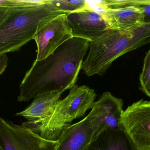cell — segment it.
Returning <instances> with one entry per match:
<instances>
[{
	"label": "cell",
	"instance_id": "obj_8",
	"mask_svg": "<svg viewBox=\"0 0 150 150\" xmlns=\"http://www.w3.org/2000/svg\"><path fill=\"white\" fill-rule=\"evenodd\" d=\"M97 4L108 30L127 31L145 23L142 11L128 0H104Z\"/></svg>",
	"mask_w": 150,
	"mask_h": 150
},
{
	"label": "cell",
	"instance_id": "obj_12",
	"mask_svg": "<svg viewBox=\"0 0 150 150\" xmlns=\"http://www.w3.org/2000/svg\"><path fill=\"white\" fill-rule=\"evenodd\" d=\"M63 92H57L38 96L24 111L16 115L23 116L33 123L42 121L52 113Z\"/></svg>",
	"mask_w": 150,
	"mask_h": 150
},
{
	"label": "cell",
	"instance_id": "obj_17",
	"mask_svg": "<svg viewBox=\"0 0 150 150\" xmlns=\"http://www.w3.org/2000/svg\"><path fill=\"white\" fill-rule=\"evenodd\" d=\"M129 2L136 5L142 11L144 23H150V0H128Z\"/></svg>",
	"mask_w": 150,
	"mask_h": 150
},
{
	"label": "cell",
	"instance_id": "obj_14",
	"mask_svg": "<svg viewBox=\"0 0 150 150\" xmlns=\"http://www.w3.org/2000/svg\"><path fill=\"white\" fill-rule=\"evenodd\" d=\"M50 2L57 9L66 13L74 12L89 7L87 1L85 0H50Z\"/></svg>",
	"mask_w": 150,
	"mask_h": 150
},
{
	"label": "cell",
	"instance_id": "obj_9",
	"mask_svg": "<svg viewBox=\"0 0 150 150\" xmlns=\"http://www.w3.org/2000/svg\"><path fill=\"white\" fill-rule=\"evenodd\" d=\"M123 101L109 92H104L93 104L88 114L96 131V137L107 129H122L120 121Z\"/></svg>",
	"mask_w": 150,
	"mask_h": 150
},
{
	"label": "cell",
	"instance_id": "obj_11",
	"mask_svg": "<svg viewBox=\"0 0 150 150\" xmlns=\"http://www.w3.org/2000/svg\"><path fill=\"white\" fill-rule=\"evenodd\" d=\"M96 138L95 129L87 115L63 131L56 150H86Z\"/></svg>",
	"mask_w": 150,
	"mask_h": 150
},
{
	"label": "cell",
	"instance_id": "obj_5",
	"mask_svg": "<svg viewBox=\"0 0 150 150\" xmlns=\"http://www.w3.org/2000/svg\"><path fill=\"white\" fill-rule=\"evenodd\" d=\"M59 141L47 140L23 125H16L0 117L2 150H56Z\"/></svg>",
	"mask_w": 150,
	"mask_h": 150
},
{
	"label": "cell",
	"instance_id": "obj_20",
	"mask_svg": "<svg viewBox=\"0 0 150 150\" xmlns=\"http://www.w3.org/2000/svg\"><path fill=\"white\" fill-rule=\"evenodd\" d=\"M0 150H2V149H1V147H0Z\"/></svg>",
	"mask_w": 150,
	"mask_h": 150
},
{
	"label": "cell",
	"instance_id": "obj_10",
	"mask_svg": "<svg viewBox=\"0 0 150 150\" xmlns=\"http://www.w3.org/2000/svg\"><path fill=\"white\" fill-rule=\"evenodd\" d=\"M66 14L73 38L91 41L100 37L108 30L101 12L89 7Z\"/></svg>",
	"mask_w": 150,
	"mask_h": 150
},
{
	"label": "cell",
	"instance_id": "obj_2",
	"mask_svg": "<svg viewBox=\"0 0 150 150\" xmlns=\"http://www.w3.org/2000/svg\"><path fill=\"white\" fill-rule=\"evenodd\" d=\"M150 42V23L127 31L108 30L90 41L89 53L82 69L87 76L104 75L117 58Z\"/></svg>",
	"mask_w": 150,
	"mask_h": 150
},
{
	"label": "cell",
	"instance_id": "obj_7",
	"mask_svg": "<svg viewBox=\"0 0 150 150\" xmlns=\"http://www.w3.org/2000/svg\"><path fill=\"white\" fill-rule=\"evenodd\" d=\"M66 14L59 15L38 28L33 38L37 45L36 60L47 58L73 38Z\"/></svg>",
	"mask_w": 150,
	"mask_h": 150
},
{
	"label": "cell",
	"instance_id": "obj_13",
	"mask_svg": "<svg viewBox=\"0 0 150 150\" xmlns=\"http://www.w3.org/2000/svg\"><path fill=\"white\" fill-rule=\"evenodd\" d=\"M86 150H136L122 129H107L100 134Z\"/></svg>",
	"mask_w": 150,
	"mask_h": 150
},
{
	"label": "cell",
	"instance_id": "obj_16",
	"mask_svg": "<svg viewBox=\"0 0 150 150\" xmlns=\"http://www.w3.org/2000/svg\"><path fill=\"white\" fill-rule=\"evenodd\" d=\"M42 1H29V0H0V7L12 8L16 7H27L36 6L45 3Z\"/></svg>",
	"mask_w": 150,
	"mask_h": 150
},
{
	"label": "cell",
	"instance_id": "obj_19",
	"mask_svg": "<svg viewBox=\"0 0 150 150\" xmlns=\"http://www.w3.org/2000/svg\"><path fill=\"white\" fill-rule=\"evenodd\" d=\"M10 8L0 7V25L8 15Z\"/></svg>",
	"mask_w": 150,
	"mask_h": 150
},
{
	"label": "cell",
	"instance_id": "obj_18",
	"mask_svg": "<svg viewBox=\"0 0 150 150\" xmlns=\"http://www.w3.org/2000/svg\"><path fill=\"white\" fill-rule=\"evenodd\" d=\"M8 61L6 54L0 55V75L5 71L8 65Z\"/></svg>",
	"mask_w": 150,
	"mask_h": 150
},
{
	"label": "cell",
	"instance_id": "obj_1",
	"mask_svg": "<svg viewBox=\"0 0 150 150\" xmlns=\"http://www.w3.org/2000/svg\"><path fill=\"white\" fill-rule=\"evenodd\" d=\"M90 41L73 38L41 60H35L20 84L19 102L70 90L78 78Z\"/></svg>",
	"mask_w": 150,
	"mask_h": 150
},
{
	"label": "cell",
	"instance_id": "obj_15",
	"mask_svg": "<svg viewBox=\"0 0 150 150\" xmlns=\"http://www.w3.org/2000/svg\"><path fill=\"white\" fill-rule=\"evenodd\" d=\"M141 90L150 97V48L144 61L142 70L140 76Z\"/></svg>",
	"mask_w": 150,
	"mask_h": 150
},
{
	"label": "cell",
	"instance_id": "obj_6",
	"mask_svg": "<svg viewBox=\"0 0 150 150\" xmlns=\"http://www.w3.org/2000/svg\"><path fill=\"white\" fill-rule=\"evenodd\" d=\"M120 124L136 150H150V101L129 106L122 112Z\"/></svg>",
	"mask_w": 150,
	"mask_h": 150
},
{
	"label": "cell",
	"instance_id": "obj_3",
	"mask_svg": "<svg viewBox=\"0 0 150 150\" xmlns=\"http://www.w3.org/2000/svg\"><path fill=\"white\" fill-rule=\"evenodd\" d=\"M65 13L50 0L36 6L10 8L0 25V55L19 50L33 39L39 26Z\"/></svg>",
	"mask_w": 150,
	"mask_h": 150
},
{
	"label": "cell",
	"instance_id": "obj_4",
	"mask_svg": "<svg viewBox=\"0 0 150 150\" xmlns=\"http://www.w3.org/2000/svg\"><path fill=\"white\" fill-rule=\"evenodd\" d=\"M95 91L86 85H75L69 94L57 103L52 113L44 120L36 123L29 121L22 125L50 141H59L63 131L74 120L83 117L95 102Z\"/></svg>",
	"mask_w": 150,
	"mask_h": 150
}]
</instances>
